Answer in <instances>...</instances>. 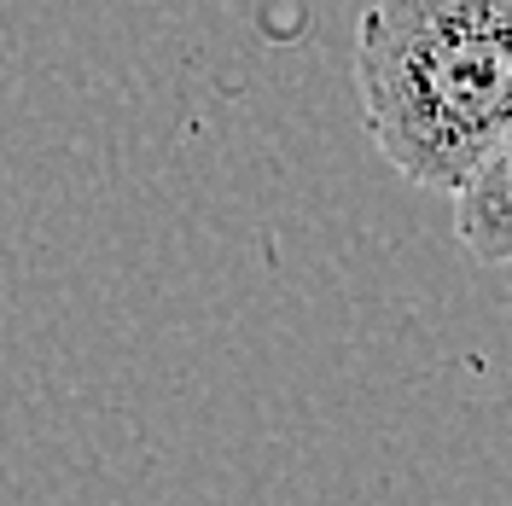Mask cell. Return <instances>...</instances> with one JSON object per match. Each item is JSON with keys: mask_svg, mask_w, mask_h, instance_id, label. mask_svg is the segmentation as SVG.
<instances>
[{"mask_svg": "<svg viewBox=\"0 0 512 506\" xmlns=\"http://www.w3.org/2000/svg\"><path fill=\"white\" fill-rule=\"evenodd\" d=\"M355 99L402 181L454 192L512 134V0H373Z\"/></svg>", "mask_w": 512, "mask_h": 506, "instance_id": "1", "label": "cell"}, {"mask_svg": "<svg viewBox=\"0 0 512 506\" xmlns=\"http://www.w3.org/2000/svg\"><path fill=\"white\" fill-rule=\"evenodd\" d=\"M454 233L483 268H512V134L448 192Z\"/></svg>", "mask_w": 512, "mask_h": 506, "instance_id": "2", "label": "cell"}]
</instances>
